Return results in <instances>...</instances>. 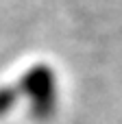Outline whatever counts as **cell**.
Segmentation results:
<instances>
[{
  "label": "cell",
  "mask_w": 122,
  "mask_h": 124,
  "mask_svg": "<svg viewBox=\"0 0 122 124\" xmlns=\"http://www.w3.org/2000/svg\"><path fill=\"white\" fill-rule=\"evenodd\" d=\"M26 92L33 96V109L39 118H46L55 105V83L52 74L44 68L26 74Z\"/></svg>",
  "instance_id": "obj_1"
},
{
  "label": "cell",
  "mask_w": 122,
  "mask_h": 124,
  "mask_svg": "<svg viewBox=\"0 0 122 124\" xmlns=\"http://www.w3.org/2000/svg\"><path fill=\"white\" fill-rule=\"evenodd\" d=\"M13 102H15V98H13V92H9V89L0 92V113H4L9 107H13Z\"/></svg>",
  "instance_id": "obj_2"
}]
</instances>
